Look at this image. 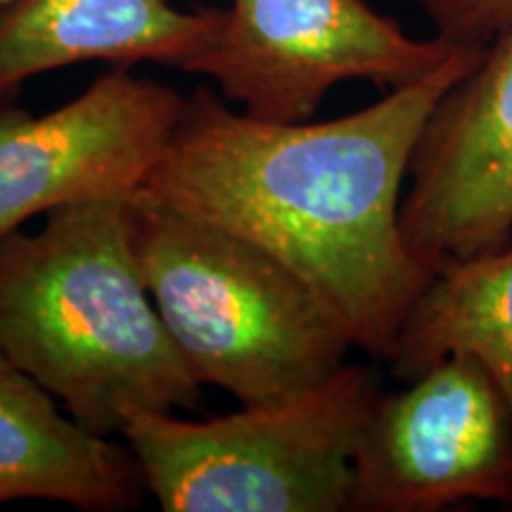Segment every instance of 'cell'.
Returning <instances> with one entry per match:
<instances>
[{
	"mask_svg": "<svg viewBox=\"0 0 512 512\" xmlns=\"http://www.w3.org/2000/svg\"><path fill=\"white\" fill-rule=\"evenodd\" d=\"M484 50L460 46L432 74L330 121L275 124L197 88L138 192L254 242L309 287L351 347L389 361L434 278L403 240L401 185L432 110Z\"/></svg>",
	"mask_w": 512,
	"mask_h": 512,
	"instance_id": "obj_1",
	"label": "cell"
},
{
	"mask_svg": "<svg viewBox=\"0 0 512 512\" xmlns=\"http://www.w3.org/2000/svg\"><path fill=\"white\" fill-rule=\"evenodd\" d=\"M128 200L64 204L0 240V351L100 437L133 411L204 403L145 285Z\"/></svg>",
	"mask_w": 512,
	"mask_h": 512,
	"instance_id": "obj_2",
	"label": "cell"
},
{
	"mask_svg": "<svg viewBox=\"0 0 512 512\" xmlns=\"http://www.w3.org/2000/svg\"><path fill=\"white\" fill-rule=\"evenodd\" d=\"M131 240L166 330L200 384L240 403L318 387L349 337L302 280L230 230L136 192Z\"/></svg>",
	"mask_w": 512,
	"mask_h": 512,
	"instance_id": "obj_3",
	"label": "cell"
},
{
	"mask_svg": "<svg viewBox=\"0 0 512 512\" xmlns=\"http://www.w3.org/2000/svg\"><path fill=\"white\" fill-rule=\"evenodd\" d=\"M380 375L344 363L306 392L221 418L133 411L121 437L166 512H349L354 456Z\"/></svg>",
	"mask_w": 512,
	"mask_h": 512,
	"instance_id": "obj_4",
	"label": "cell"
},
{
	"mask_svg": "<svg viewBox=\"0 0 512 512\" xmlns=\"http://www.w3.org/2000/svg\"><path fill=\"white\" fill-rule=\"evenodd\" d=\"M460 46L415 41L363 0H233L188 74L219 83L249 117L309 121L332 88L366 79L401 88L432 74Z\"/></svg>",
	"mask_w": 512,
	"mask_h": 512,
	"instance_id": "obj_5",
	"label": "cell"
},
{
	"mask_svg": "<svg viewBox=\"0 0 512 512\" xmlns=\"http://www.w3.org/2000/svg\"><path fill=\"white\" fill-rule=\"evenodd\" d=\"M512 503V406L475 356L451 354L382 392L354 456L349 512Z\"/></svg>",
	"mask_w": 512,
	"mask_h": 512,
	"instance_id": "obj_6",
	"label": "cell"
},
{
	"mask_svg": "<svg viewBox=\"0 0 512 512\" xmlns=\"http://www.w3.org/2000/svg\"><path fill=\"white\" fill-rule=\"evenodd\" d=\"M181 107V93L126 67L48 114L0 105V240L64 204L136 195Z\"/></svg>",
	"mask_w": 512,
	"mask_h": 512,
	"instance_id": "obj_7",
	"label": "cell"
},
{
	"mask_svg": "<svg viewBox=\"0 0 512 512\" xmlns=\"http://www.w3.org/2000/svg\"><path fill=\"white\" fill-rule=\"evenodd\" d=\"M408 181L401 233L432 273L512 245V22L437 102Z\"/></svg>",
	"mask_w": 512,
	"mask_h": 512,
	"instance_id": "obj_8",
	"label": "cell"
},
{
	"mask_svg": "<svg viewBox=\"0 0 512 512\" xmlns=\"http://www.w3.org/2000/svg\"><path fill=\"white\" fill-rule=\"evenodd\" d=\"M223 10L171 0H10L0 8V105L24 81L83 62L185 69L209 46Z\"/></svg>",
	"mask_w": 512,
	"mask_h": 512,
	"instance_id": "obj_9",
	"label": "cell"
},
{
	"mask_svg": "<svg viewBox=\"0 0 512 512\" xmlns=\"http://www.w3.org/2000/svg\"><path fill=\"white\" fill-rule=\"evenodd\" d=\"M143 491L128 446L81 427L0 351V505L53 501L112 512L136 505Z\"/></svg>",
	"mask_w": 512,
	"mask_h": 512,
	"instance_id": "obj_10",
	"label": "cell"
},
{
	"mask_svg": "<svg viewBox=\"0 0 512 512\" xmlns=\"http://www.w3.org/2000/svg\"><path fill=\"white\" fill-rule=\"evenodd\" d=\"M451 354L475 356L512 406V245L434 273L403 320L389 366L411 382Z\"/></svg>",
	"mask_w": 512,
	"mask_h": 512,
	"instance_id": "obj_11",
	"label": "cell"
},
{
	"mask_svg": "<svg viewBox=\"0 0 512 512\" xmlns=\"http://www.w3.org/2000/svg\"><path fill=\"white\" fill-rule=\"evenodd\" d=\"M437 27V36L456 46H489L512 22V0H413Z\"/></svg>",
	"mask_w": 512,
	"mask_h": 512,
	"instance_id": "obj_12",
	"label": "cell"
},
{
	"mask_svg": "<svg viewBox=\"0 0 512 512\" xmlns=\"http://www.w3.org/2000/svg\"><path fill=\"white\" fill-rule=\"evenodd\" d=\"M5 3H10V0H0V8H3V5H5Z\"/></svg>",
	"mask_w": 512,
	"mask_h": 512,
	"instance_id": "obj_13",
	"label": "cell"
}]
</instances>
